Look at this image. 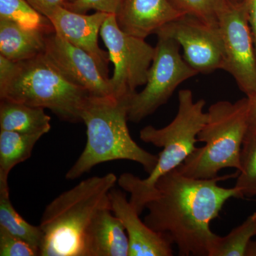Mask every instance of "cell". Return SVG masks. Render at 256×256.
I'll return each instance as SVG.
<instances>
[{
	"instance_id": "obj_1",
	"label": "cell",
	"mask_w": 256,
	"mask_h": 256,
	"mask_svg": "<svg viewBox=\"0 0 256 256\" xmlns=\"http://www.w3.org/2000/svg\"><path fill=\"white\" fill-rule=\"evenodd\" d=\"M234 174L210 180L188 178L178 168L161 176L156 184L154 198L146 204L144 223L172 244L178 255L208 256L210 244L216 236L210 228L226 202L242 198L235 186L224 188L220 181L236 178Z\"/></svg>"
},
{
	"instance_id": "obj_2",
	"label": "cell",
	"mask_w": 256,
	"mask_h": 256,
	"mask_svg": "<svg viewBox=\"0 0 256 256\" xmlns=\"http://www.w3.org/2000/svg\"><path fill=\"white\" fill-rule=\"evenodd\" d=\"M118 182L114 173L92 176L50 202L40 226L44 232L41 256H88L87 236L100 210L110 208L109 192Z\"/></svg>"
},
{
	"instance_id": "obj_3",
	"label": "cell",
	"mask_w": 256,
	"mask_h": 256,
	"mask_svg": "<svg viewBox=\"0 0 256 256\" xmlns=\"http://www.w3.org/2000/svg\"><path fill=\"white\" fill-rule=\"evenodd\" d=\"M178 114L168 126L162 128L146 126L140 132L143 142L162 148L156 168L146 178L131 173H124L118 178L119 186L130 194V202L140 215L154 198L156 181L178 168L196 150L197 136L206 122L207 114L204 111L206 102L203 99L194 101L192 90L178 92Z\"/></svg>"
},
{
	"instance_id": "obj_4",
	"label": "cell",
	"mask_w": 256,
	"mask_h": 256,
	"mask_svg": "<svg viewBox=\"0 0 256 256\" xmlns=\"http://www.w3.org/2000/svg\"><path fill=\"white\" fill-rule=\"evenodd\" d=\"M130 98L90 96L82 112L87 142L82 154L67 172L74 180L97 164L126 160L140 164L148 174L156 168L158 156L140 148L131 137L127 122Z\"/></svg>"
},
{
	"instance_id": "obj_5",
	"label": "cell",
	"mask_w": 256,
	"mask_h": 256,
	"mask_svg": "<svg viewBox=\"0 0 256 256\" xmlns=\"http://www.w3.org/2000/svg\"><path fill=\"white\" fill-rule=\"evenodd\" d=\"M88 90L69 80L44 53L15 62L9 76L0 82V98L50 109L62 120L82 122Z\"/></svg>"
},
{
	"instance_id": "obj_6",
	"label": "cell",
	"mask_w": 256,
	"mask_h": 256,
	"mask_svg": "<svg viewBox=\"0 0 256 256\" xmlns=\"http://www.w3.org/2000/svg\"><path fill=\"white\" fill-rule=\"evenodd\" d=\"M204 126L197 136V148L178 168L188 178L210 180L220 170H240L242 143L249 128L248 98L218 101L210 106Z\"/></svg>"
},
{
	"instance_id": "obj_7",
	"label": "cell",
	"mask_w": 256,
	"mask_h": 256,
	"mask_svg": "<svg viewBox=\"0 0 256 256\" xmlns=\"http://www.w3.org/2000/svg\"><path fill=\"white\" fill-rule=\"evenodd\" d=\"M158 37L146 87L130 98L128 118L134 124L154 114L168 102L180 84L198 74L180 54L178 42Z\"/></svg>"
},
{
	"instance_id": "obj_8",
	"label": "cell",
	"mask_w": 256,
	"mask_h": 256,
	"mask_svg": "<svg viewBox=\"0 0 256 256\" xmlns=\"http://www.w3.org/2000/svg\"><path fill=\"white\" fill-rule=\"evenodd\" d=\"M100 35L114 65L109 79L112 94L117 98H129L139 86L146 85L156 54V47L144 38L126 33L119 28L116 14H109Z\"/></svg>"
},
{
	"instance_id": "obj_9",
	"label": "cell",
	"mask_w": 256,
	"mask_h": 256,
	"mask_svg": "<svg viewBox=\"0 0 256 256\" xmlns=\"http://www.w3.org/2000/svg\"><path fill=\"white\" fill-rule=\"evenodd\" d=\"M223 42L224 70L246 97L256 92V53L244 0H226L218 14Z\"/></svg>"
},
{
	"instance_id": "obj_10",
	"label": "cell",
	"mask_w": 256,
	"mask_h": 256,
	"mask_svg": "<svg viewBox=\"0 0 256 256\" xmlns=\"http://www.w3.org/2000/svg\"><path fill=\"white\" fill-rule=\"evenodd\" d=\"M182 47L184 58L198 74H210L224 66L223 42L218 26L184 15L156 32Z\"/></svg>"
},
{
	"instance_id": "obj_11",
	"label": "cell",
	"mask_w": 256,
	"mask_h": 256,
	"mask_svg": "<svg viewBox=\"0 0 256 256\" xmlns=\"http://www.w3.org/2000/svg\"><path fill=\"white\" fill-rule=\"evenodd\" d=\"M44 53L69 80L90 96H114L110 78L104 76L92 56L56 32L47 35Z\"/></svg>"
},
{
	"instance_id": "obj_12",
	"label": "cell",
	"mask_w": 256,
	"mask_h": 256,
	"mask_svg": "<svg viewBox=\"0 0 256 256\" xmlns=\"http://www.w3.org/2000/svg\"><path fill=\"white\" fill-rule=\"evenodd\" d=\"M108 15L100 12H96L92 14H80L64 6H58L46 16L53 25L56 33L92 56L101 73L108 79L110 78V58L108 52L99 46L98 35Z\"/></svg>"
},
{
	"instance_id": "obj_13",
	"label": "cell",
	"mask_w": 256,
	"mask_h": 256,
	"mask_svg": "<svg viewBox=\"0 0 256 256\" xmlns=\"http://www.w3.org/2000/svg\"><path fill=\"white\" fill-rule=\"evenodd\" d=\"M110 210L122 222L129 240V256H171L172 244L140 218L126 194L112 188L109 192Z\"/></svg>"
},
{
	"instance_id": "obj_14",
	"label": "cell",
	"mask_w": 256,
	"mask_h": 256,
	"mask_svg": "<svg viewBox=\"0 0 256 256\" xmlns=\"http://www.w3.org/2000/svg\"><path fill=\"white\" fill-rule=\"evenodd\" d=\"M182 16L170 0H124L116 15L122 31L144 40Z\"/></svg>"
},
{
	"instance_id": "obj_15",
	"label": "cell",
	"mask_w": 256,
	"mask_h": 256,
	"mask_svg": "<svg viewBox=\"0 0 256 256\" xmlns=\"http://www.w3.org/2000/svg\"><path fill=\"white\" fill-rule=\"evenodd\" d=\"M110 208L96 216L87 236L88 256H129V240L121 220Z\"/></svg>"
},
{
	"instance_id": "obj_16",
	"label": "cell",
	"mask_w": 256,
	"mask_h": 256,
	"mask_svg": "<svg viewBox=\"0 0 256 256\" xmlns=\"http://www.w3.org/2000/svg\"><path fill=\"white\" fill-rule=\"evenodd\" d=\"M46 34L0 20V55L15 62H24L45 52Z\"/></svg>"
},
{
	"instance_id": "obj_17",
	"label": "cell",
	"mask_w": 256,
	"mask_h": 256,
	"mask_svg": "<svg viewBox=\"0 0 256 256\" xmlns=\"http://www.w3.org/2000/svg\"><path fill=\"white\" fill-rule=\"evenodd\" d=\"M50 118L44 108L1 99L0 102V129L26 134L43 133L50 130Z\"/></svg>"
},
{
	"instance_id": "obj_18",
	"label": "cell",
	"mask_w": 256,
	"mask_h": 256,
	"mask_svg": "<svg viewBox=\"0 0 256 256\" xmlns=\"http://www.w3.org/2000/svg\"><path fill=\"white\" fill-rule=\"evenodd\" d=\"M43 133L26 134L0 132V190H10L8 178L16 165L31 158L32 151Z\"/></svg>"
},
{
	"instance_id": "obj_19",
	"label": "cell",
	"mask_w": 256,
	"mask_h": 256,
	"mask_svg": "<svg viewBox=\"0 0 256 256\" xmlns=\"http://www.w3.org/2000/svg\"><path fill=\"white\" fill-rule=\"evenodd\" d=\"M0 226L33 247L40 256L44 232L40 226L28 223L15 210L10 201V190H0Z\"/></svg>"
},
{
	"instance_id": "obj_20",
	"label": "cell",
	"mask_w": 256,
	"mask_h": 256,
	"mask_svg": "<svg viewBox=\"0 0 256 256\" xmlns=\"http://www.w3.org/2000/svg\"><path fill=\"white\" fill-rule=\"evenodd\" d=\"M256 236V212L238 226L222 237L217 236L210 244L208 256H244L248 250L250 239Z\"/></svg>"
},
{
	"instance_id": "obj_21",
	"label": "cell",
	"mask_w": 256,
	"mask_h": 256,
	"mask_svg": "<svg viewBox=\"0 0 256 256\" xmlns=\"http://www.w3.org/2000/svg\"><path fill=\"white\" fill-rule=\"evenodd\" d=\"M0 20L14 22L46 34L55 32L50 20L32 8L26 0H0Z\"/></svg>"
},
{
	"instance_id": "obj_22",
	"label": "cell",
	"mask_w": 256,
	"mask_h": 256,
	"mask_svg": "<svg viewBox=\"0 0 256 256\" xmlns=\"http://www.w3.org/2000/svg\"><path fill=\"white\" fill-rule=\"evenodd\" d=\"M235 188L242 197L256 196V131L248 130L242 143Z\"/></svg>"
},
{
	"instance_id": "obj_23",
	"label": "cell",
	"mask_w": 256,
	"mask_h": 256,
	"mask_svg": "<svg viewBox=\"0 0 256 256\" xmlns=\"http://www.w3.org/2000/svg\"><path fill=\"white\" fill-rule=\"evenodd\" d=\"M183 15H188L204 22L218 26V14L226 0H170Z\"/></svg>"
},
{
	"instance_id": "obj_24",
	"label": "cell",
	"mask_w": 256,
	"mask_h": 256,
	"mask_svg": "<svg viewBox=\"0 0 256 256\" xmlns=\"http://www.w3.org/2000/svg\"><path fill=\"white\" fill-rule=\"evenodd\" d=\"M0 256H37L40 254L28 242L0 226Z\"/></svg>"
},
{
	"instance_id": "obj_25",
	"label": "cell",
	"mask_w": 256,
	"mask_h": 256,
	"mask_svg": "<svg viewBox=\"0 0 256 256\" xmlns=\"http://www.w3.org/2000/svg\"><path fill=\"white\" fill-rule=\"evenodd\" d=\"M124 0H75L73 2L68 3L64 8L74 12L86 14L90 10L116 14L118 12Z\"/></svg>"
},
{
	"instance_id": "obj_26",
	"label": "cell",
	"mask_w": 256,
	"mask_h": 256,
	"mask_svg": "<svg viewBox=\"0 0 256 256\" xmlns=\"http://www.w3.org/2000/svg\"><path fill=\"white\" fill-rule=\"evenodd\" d=\"M26 1L40 14L47 16L55 8L58 6H64L68 3L73 2L75 0H26Z\"/></svg>"
},
{
	"instance_id": "obj_27",
	"label": "cell",
	"mask_w": 256,
	"mask_h": 256,
	"mask_svg": "<svg viewBox=\"0 0 256 256\" xmlns=\"http://www.w3.org/2000/svg\"><path fill=\"white\" fill-rule=\"evenodd\" d=\"M244 2L246 8L248 18L252 28L256 53V0H244Z\"/></svg>"
},
{
	"instance_id": "obj_28",
	"label": "cell",
	"mask_w": 256,
	"mask_h": 256,
	"mask_svg": "<svg viewBox=\"0 0 256 256\" xmlns=\"http://www.w3.org/2000/svg\"><path fill=\"white\" fill-rule=\"evenodd\" d=\"M248 98V130H256V92Z\"/></svg>"
},
{
	"instance_id": "obj_29",
	"label": "cell",
	"mask_w": 256,
	"mask_h": 256,
	"mask_svg": "<svg viewBox=\"0 0 256 256\" xmlns=\"http://www.w3.org/2000/svg\"><path fill=\"white\" fill-rule=\"evenodd\" d=\"M252 131H256V130H252Z\"/></svg>"
}]
</instances>
